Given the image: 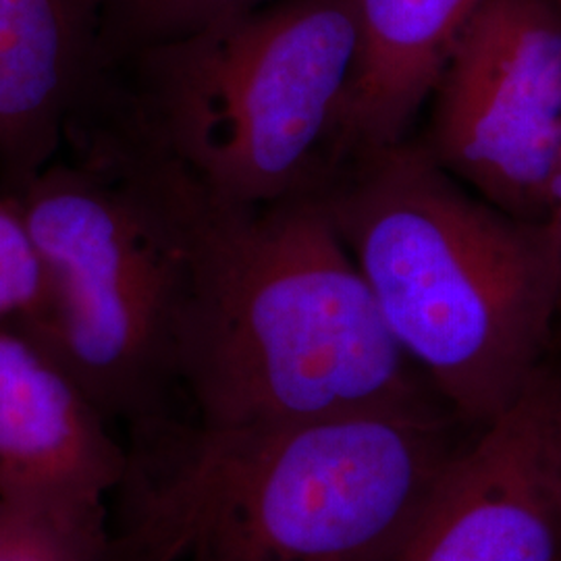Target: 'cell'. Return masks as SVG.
Instances as JSON below:
<instances>
[{
	"label": "cell",
	"instance_id": "1",
	"mask_svg": "<svg viewBox=\"0 0 561 561\" xmlns=\"http://www.w3.org/2000/svg\"><path fill=\"white\" fill-rule=\"evenodd\" d=\"M456 424L445 403L238 428L141 424L108 561H396L474 437Z\"/></svg>",
	"mask_w": 561,
	"mask_h": 561
},
{
	"label": "cell",
	"instance_id": "2",
	"mask_svg": "<svg viewBox=\"0 0 561 561\" xmlns=\"http://www.w3.org/2000/svg\"><path fill=\"white\" fill-rule=\"evenodd\" d=\"M175 171L187 248L175 381L198 424L443 403L391 335L319 192L236 204Z\"/></svg>",
	"mask_w": 561,
	"mask_h": 561
},
{
	"label": "cell",
	"instance_id": "3",
	"mask_svg": "<svg viewBox=\"0 0 561 561\" xmlns=\"http://www.w3.org/2000/svg\"><path fill=\"white\" fill-rule=\"evenodd\" d=\"M319 196L443 403L474 431L497 421L541 373L561 314L547 225L468 194L419 141L347 157Z\"/></svg>",
	"mask_w": 561,
	"mask_h": 561
},
{
	"label": "cell",
	"instance_id": "4",
	"mask_svg": "<svg viewBox=\"0 0 561 561\" xmlns=\"http://www.w3.org/2000/svg\"><path fill=\"white\" fill-rule=\"evenodd\" d=\"M18 196L42 266V298L18 324L127 431L167 416L185 280L180 180L171 162L115 123L71 129Z\"/></svg>",
	"mask_w": 561,
	"mask_h": 561
},
{
	"label": "cell",
	"instance_id": "5",
	"mask_svg": "<svg viewBox=\"0 0 561 561\" xmlns=\"http://www.w3.org/2000/svg\"><path fill=\"white\" fill-rule=\"evenodd\" d=\"M358 53L352 0H273L131 55L117 123L219 201L314 194L340 167Z\"/></svg>",
	"mask_w": 561,
	"mask_h": 561
},
{
	"label": "cell",
	"instance_id": "6",
	"mask_svg": "<svg viewBox=\"0 0 561 561\" xmlns=\"http://www.w3.org/2000/svg\"><path fill=\"white\" fill-rule=\"evenodd\" d=\"M422 141L466 187L545 221L561 152V0H482L433 94Z\"/></svg>",
	"mask_w": 561,
	"mask_h": 561
},
{
	"label": "cell",
	"instance_id": "7",
	"mask_svg": "<svg viewBox=\"0 0 561 561\" xmlns=\"http://www.w3.org/2000/svg\"><path fill=\"white\" fill-rule=\"evenodd\" d=\"M396 561H561V377L479 428Z\"/></svg>",
	"mask_w": 561,
	"mask_h": 561
},
{
	"label": "cell",
	"instance_id": "8",
	"mask_svg": "<svg viewBox=\"0 0 561 561\" xmlns=\"http://www.w3.org/2000/svg\"><path fill=\"white\" fill-rule=\"evenodd\" d=\"M108 0H0V185L36 180L96 96Z\"/></svg>",
	"mask_w": 561,
	"mask_h": 561
},
{
	"label": "cell",
	"instance_id": "9",
	"mask_svg": "<svg viewBox=\"0 0 561 561\" xmlns=\"http://www.w3.org/2000/svg\"><path fill=\"white\" fill-rule=\"evenodd\" d=\"M127 466L80 385L20 329L0 327V497L108 505Z\"/></svg>",
	"mask_w": 561,
	"mask_h": 561
},
{
	"label": "cell",
	"instance_id": "10",
	"mask_svg": "<svg viewBox=\"0 0 561 561\" xmlns=\"http://www.w3.org/2000/svg\"><path fill=\"white\" fill-rule=\"evenodd\" d=\"M360 53L341 123L340 161L405 140L482 0H352Z\"/></svg>",
	"mask_w": 561,
	"mask_h": 561
},
{
	"label": "cell",
	"instance_id": "11",
	"mask_svg": "<svg viewBox=\"0 0 561 561\" xmlns=\"http://www.w3.org/2000/svg\"><path fill=\"white\" fill-rule=\"evenodd\" d=\"M111 503L0 497V561H108Z\"/></svg>",
	"mask_w": 561,
	"mask_h": 561
},
{
	"label": "cell",
	"instance_id": "12",
	"mask_svg": "<svg viewBox=\"0 0 561 561\" xmlns=\"http://www.w3.org/2000/svg\"><path fill=\"white\" fill-rule=\"evenodd\" d=\"M273 0H108L106 57L115 59L194 34Z\"/></svg>",
	"mask_w": 561,
	"mask_h": 561
},
{
	"label": "cell",
	"instance_id": "13",
	"mask_svg": "<svg viewBox=\"0 0 561 561\" xmlns=\"http://www.w3.org/2000/svg\"><path fill=\"white\" fill-rule=\"evenodd\" d=\"M42 298V266L13 196L0 192V327H18Z\"/></svg>",
	"mask_w": 561,
	"mask_h": 561
},
{
	"label": "cell",
	"instance_id": "14",
	"mask_svg": "<svg viewBox=\"0 0 561 561\" xmlns=\"http://www.w3.org/2000/svg\"><path fill=\"white\" fill-rule=\"evenodd\" d=\"M545 225L553 238L556 243V252H558V262H560L561 277V152L558 159V167L553 171L551 185H549V196H547V215H545Z\"/></svg>",
	"mask_w": 561,
	"mask_h": 561
}]
</instances>
